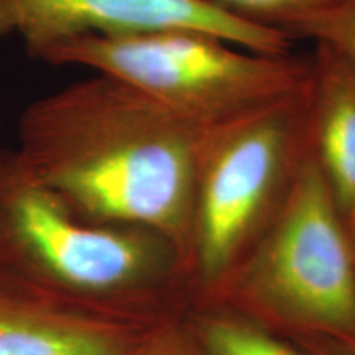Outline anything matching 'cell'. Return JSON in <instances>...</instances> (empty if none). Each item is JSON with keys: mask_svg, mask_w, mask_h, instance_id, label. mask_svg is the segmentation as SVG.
<instances>
[{"mask_svg": "<svg viewBox=\"0 0 355 355\" xmlns=\"http://www.w3.org/2000/svg\"><path fill=\"white\" fill-rule=\"evenodd\" d=\"M321 352L322 355H355V336L326 337Z\"/></svg>", "mask_w": 355, "mask_h": 355, "instance_id": "obj_12", "label": "cell"}, {"mask_svg": "<svg viewBox=\"0 0 355 355\" xmlns=\"http://www.w3.org/2000/svg\"><path fill=\"white\" fill-rule=\"evenodd\" d=\"M207 355H301L248 324L212 319L204 326Z\"/></svg>", "mask_w": 355, "mask_h": 355, "instance_id": "obj_10", "label": "cell"}, {"mask_svg": "<svg viewBox=\"0 0 355 355\" xmlns=\"http://www.w3.org/2000/svg\"><path fill=\"white\" fill-rule=\"evenodd\" d=\"M153 232L76 214L15 148L0 150V270L64 303L110 316L158 266ZM117 319V318H114Z\"/></svg>", "mask_w": 355, "mask_h": 355, "instance_id": "obj_3", "label": "cell"}, {"mask_svg": "<svg viewBox=\"0 0 355 355\" xmlns=\"http://www.w3.org/2000/svg\"><path fill=\"white\" fill-rule=\"evenodd\" d=\"M308 94L311 153L350 229L355 222V58L314 43Z\"/></svg>", "mask_w": 355, "mask_h": 355, "instance_id": "obj_8", "label": "cell"}, {"mask_svg": "<svg viewBox=\"0 0 355 355\" xmlns=\"http://www.w3.org/2000/svg\"><path fill=\"white\" fill-rule=\"evenodd\" d=\"M252 277L279 316L326 337L355 336L354 242L311 150Z\"/></svg>", "mask_w": 355, "mask_h": 355, "instance_id": "obj_5", "label": "cell"}, {"mask_svg": "<svg viewBox=\"0 0 355 355\" xmlns=\"http://www.w3.org/2000/svg\"><path fill=\"white\" fill-rule=\"evenodd\" d=\"M291 37L293 40L304 38L313 43L329 44L355 58V0L304 21L293 30Z\"/></svg>", "mask_w": 355, "mask_h": 355, "instance_id": "obj_11", "label": "cell"}, {"mask_svg": "<svg viewBox=\"0 0 355 355\" xmlns=\"http://www.w3.org/2000/svg\"><path fill=\"white\" fill-rule=\"evenodd\" d=\"M308 84L204 133L193 224L207 277L224 272L261 220L282 209L311 150Z\"/></svg>", "mask_w": 355, "mask_h": 355, "instance_id": "obj_4", "label": "cell"}, {"mask_svg": "<svg viewBox=\"0 0 355 355\" xmlns=\"http://www.w3.org/2000/svg\"><path fill=\"white\" fill-rule=\"evenodd\" d=\"M42 60L123 81L202 130L283 99L309 79V58L255 51L186 28L79 38Z\"/></svg>", "mask_w": 355, "mask_h": 355, "instance_id": "obj_2", "label": "cell"}, {"mask_svg": "<svg viewBox=\"0 0 355 355\" xmlns=\"http://www.w3.org/2000/svg\"><path fill=\"white\" fill-rule=\"evenodd\" d=\"M127 355H183L171 349L170 344L166 343H150L144 344L140 340Z\"/></svg>", "mask_w": 355, "mask_h": 355, "instance_id": "obj_13", "label": "cell"}, {"mask_svg": "<svg viewBox=\"0 0 355 355\" xmlns=\"http://www.w3.org/2000/svg\"><path fill=\"white\" fill-rule=\"evenodd\" d=\"M206 132L92 73L26 105L15 152L84 219L171 235L193 224Z\"/></svg>", "mask_w": 355, "mask_h": 355, "instance_id": "obj_1", "label": "cell"}, {"mask_svg": "<svg viewBox=\"0 0 355 355\" xmlns=\"http://www.w3.org/2000/svg\"><path fill=\"white\" fill-rule=\"evenodd\" d=\"M235 19L293 33L304 21L339 8L354 0H202ZM293 38V37H291Z\"/></svg>", "mask_w": 355, "mask_h": 355, "instance_id": "obj_9", "label": "cell"}, {"mask_svg": "<svg viewBox=\"0 0 355 355\" xmlns=\"http://www.w3.org/2000/svg\"><path fill=\"white\" fill-rule=\"evenodd\" d=\"M127 322L64 303L0 270V355H127Z\"/></svg>", "mask_w": 355, "mask_h": 355, "instance_id": "obj_7", "label": "cell"}, {"mask_svg": "<svg viewBox=\"0 0 355 355\" xmlns=\"http://www.w3.org/2000/svg\"><path fill=\"white\" fill-rule=\"evenodd\" d=\"M349 232H350V237H352V242H354V248H355V222H354V224H352V225H350Z\"/></svg>", "mask_w": 355, "mask_h": 355, "instance_id": "obj_14", "label": "cell"}, {"mask_svg": "<svg viewBox=\"0 0 355 355\" xmlns=\"http://www.w3.org/2000/svg\"><path fill=\"white\" fill-rule=\"evenodd\" d=\"M186 28L261 53H291L290 35L230 17L202 0H0V38L42 60L51 48L89 37Z\"/></svg>", "mask_w": 355, "mask_h": 355, "instance_id": "obj_6", "label": "cell"}]
</instances>
